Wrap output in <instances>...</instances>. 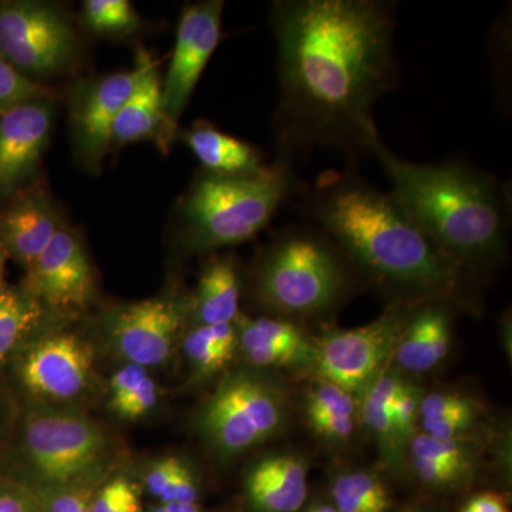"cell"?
Masks as SVG:
<instances>
[{
	"label": "cell",
	"mask_w": 512,
	"mask_h": 512,
	"mask_svg": "<svg viewBox=\"0 0 512 512\" xmlns=\"http://www.w3.org/2000/svg\"><path fill=\"white\" fill-rule=\"evenodd\" d=\"M279 140L286 156L330 147L367 151L373 109L397 82L394 5L382 0H279Z\"/></svg>",
	"instance_id": "obj_1"
},
{
	"label": "cell",
	"mask_w": 512,
	"mask_h": 512,
	"mask_svg": "<svg viewBox=\"0 0 512 512\" xmlns=\"http://www.w3.org/2000/svg\"><path fill=\"white\" fill-rule=\"evenodd\" d=\"M306 214L394 302H458L466 271L410 218L390 192L359 175L329 171L306 194Z\"/></svg>",
	"instance_id": "obj_2"
},
{
	"label": "cell",
	"mask_w": 512,
	"mask_h": 512,
	"mask_svg": "<svg viewBox=\"0 0 512 512\" xmlns=\"http://www.w3.org/2000/svg\"><path fill=\"white\" fill-rule=\"evenodd\" d=\"M367 151L386 171L394 200L464 271L490 268L504 258L507 198L494 175L461 161L404 160L379 133L369 141Z\"/></svg>",
	"instance_id": "obj_3"
},
{
	"label": "cell",
	"mask_w": 512,
	"mask_h": 512,
	"mask_svg": "<svg viewBox=\"0 0 512 512\" xmlns=\"http://www.w3.org/2000/svg\"><path fill=\"white\" fill-rule=\"evenodd\" d=\"M353 265L316 227H289L255 266L256 301L281 318L329 315L348 298Z\"/></svg>",
	"instance_id": "obj_4"
},
{
	"label": "cell",
	"mask_w": 512,
	"mask_h": 512,
	"mask_svg": "<svg viewBox=\"0 0 512 512\" xmlns=\"http://www.w3.org/2000/svg\"><path fill=\"white\" fill-rule=\"evenodd\" d=\"M295 188L286 158L256 173L201 175L181 210L184 248L208 252L254 238L291 200Z\"/></svg>",
	"instance_id": "obj_5"
},
{
	"label": "cell",
	"mask_w": 512,
	"mask_h": 512,
	"mask_svg": "<svg viewBox=\"0 0 512 512\" xmlns=\"http://www.w3.org/2000/svg\"><path fill=\"white\" fill-rule=\"evenodd\" d=\"M289 406L288 389L278 377L248 366L229 370L198 407L195 431L218 460H235L279 436Z\"/></svg>",
	"instance_id": "obj_6"
},
{
	"label": "cell",
	"mask_w": 512,
	"mask_h": 512,
	"mask_svg": "<svg viewBox=\"0 0 512 512\" xmlns=\"http://www.w3.org/2000/svg\"><path fill=\"white\" fill-rule=\"evenodd\" d=\"M20 466L29 487L40 497L103 483L113 446L97 421L64 409H37L26 414L20 430Z\"/></svg>",
	"instance_id": "obj_7"
},
{
	"label": "cell",
	"mask_w": 512,
	"mask_h": 512,
	"mask_svg": "<svg viewBox=\"0 0 512 512\" xmlns=\"http://www.w3.org/2000/svg\"><path fill=\"white\" fill-rule=\"evenodd\" d=\"M416 303L393 302L367 325L335 329L316 339L315 379L326 380L360 397L389 367L406 320Z\"/></svg>",
	"instance_id": "obj_8"
},
{
	"label": "cell",
	"mask_w": 512,
	"mask_h": 512,
	"mask_svg": "<svg viewBox=\"0 0 512 512\" xmlns=\"http://www.w3.org/2000/svg\"><path fill=\"white\" fill-rule=\"evenodd\" d=\"M191 308V296L174 292L116 306L104 319L110 348L147 370L167 365L184 338Z\"/></svg>",
	"instance_id": "obj_9"
},
{
	"label": "cell",
	"mask_w": 512,
	"mask_h": 512,
	"mask_svg": "<svg viewBox=\"0 0 512 512\" xmlns=\"http://www.w3.org/2000/svg\"><path fill=\"white\" fill-rule=\"evenodd\" d=\"M76 36L66 19L37 2L0 3V55L18 72L50 76L72 62Z\"/></svg>",
	"instance_id": "obj_10"
},
{
	"label": "cell",
	"mask_w": 512,
	"mask_h": 512,
	"mask_svg": "<svg viewBox=\"0 0 512 512\" xmlns=\"http://www.w3.org/2000/svg\"><path fill=\"white\" fill-rule=\"evenodd\" d=\"M16 372L22 386L37 400L74 402L93 382V346L77 333H46L23 343Z\"/></svg>",
	"instance_id": "obj_11"
},
{
	"label": "cell",
	"mask_w": 512,
	"mask_h": 512,
	"mask_svg": "<svg viewBox=\"0 0 512 512\" xmlns=\"http://www.w3.org/2000/svg\"><path fill=\"white\" fill-rule=\"evenodd\" d=\"M221 0L195 3L183 10L173 59L163 86L165 136L170 141L205 66L221 42Z\"/></svg>",
	"instance_id": "obj_12"
},
{
	"label": "cell",
	"mask_w": 512,
	"mask_h": 512,
	"mask_svg": "<svg viewBox=\"0 0 512 512\" xmlns=\"http://www.w3.org/2000/svg\"><path fill=\"white\" fill-rule=\"evenodd\" d=\"M96 282L80 238L60 228L49 247L26 268L23 292L53 311H83L92 302Z\"/></svg>",
	"instance_id": "obj_13"
},
{
	"label": "cell",
	"mask_w": 512,
	"mask_h": 512,
	"mask_svg": "<svg viewBox=\"0 0 512 512\" xmlns=\"http://www.w3.org/2000/svg\"><path fill=\"white\" fill-rule=\"evenodd\" d=\"M52 128L45 100L20 104L0 116V194H9L35 170Z\"/></svg>",
	"instance_id": "obj_14"
},
{
	"label": "cell",
	"mask_w": 512,
	"mask_h": 512,
	"mask_svg": "<svg viewBox=\"0 0 512 512\" xmlns=\"http://www.w3.org/2000/svg\"><path fill=\"white\" fill-rule=\"evenodd\" d=\"M451 305L437 299L413 306L392 359L402 375H426L447 359L453 340Z\"/></svg>",
	"instance_id": "obj_15"
},
{
	"label": "cell",
	"mask_w": 512,
	"mask_h": 512,
	"mask_svg": "<svg viewBox=\"0 0 512 512\" xmlns=\"http://www.w3.org/2000/svg\"><path fill=\"white\" fill-rule=\"evenodd\" d=\"M308 460L301 454L275 453L256 460L244 480L249 512H298L308 498Z\"/></svg>",
	"instance_id": "obj_16"
},
{
	"label": "cell",
	"mask_w": 512,
	"mask_h": 512,
	"mask_svg": "<svg viewBox=\"0 0 512 512\" xmlns=\"http://www.w3.org/2000/svg\"><path fill=\"white\" fill-rule=\"evenodd\" d=\"M137 69L111 74L87 89L74 107L77 146L89 163H99L113 144V127L121 107L136 86Z\"/></svg>",
	"instance_id": "obj_17"
},
{
	"label": "cell",
	"mask_w": 512,
	"mask_h": 512,
	"mask_svg": "<svg viewBox=\"0 0 512 512\" xmlns=\"http://www.w3.org/2000/svg\"><path fill=\"white\" fill-rule=\"evenodd\" d=\"M473 436L437 440L419 433L407 447L413 474L434 491H453L470 484L481 467L480 446Z\"/></svg>",
	"instance_id": "obj_18"
},
{
	"label": "cell",
	"mask_w": 512,
	"mask_h": 512,
	"mask_svg": "<svg viewBox=\"0 0 512 512\" xmlns=\"http://www.w3.org/2000/svg\"><path fill=\"white\" fill-rule=\"evenodd\" d=\"M60 228L52 202L42 192H33L0 214V248L28 268Z\"/></svg>",
	"instance_id": "obj_19"
},
{
	"label": "cell",
	"mask_w": 512,
	"mask_h": 512,
	"mask_svg": "<svg viewBox=\"0 0 512 512\" xmlns=\"http://www.w3.org/2000/svg\"><path fill=\"white\" fill-rule=\"evenodd\" d=\"M138 76L133 92L121 107L113 127V143H134L160 134L165 137L163 86L156 64L144 50H138Z\"/></svg>",
	"instance_id": "obj_20"
},
{
	"label": "cell",
	"mask_w": 512,
	"mask_h": 512,
	"mask_svg": "<svg viewBox=\"0 0 512 512\" xmlns=\"http://www.w3.org/2000/svg\"><path fill=\"white\" fill-rule=\"evenodd\" d=\"M303 412L320 440L333 447L346 446L356 430L359 399L338 384L315 379L306 389Z\"/></svg>",
	"instance_id": "obj_21"
},
{
	"label": "cell",
	"mask_w": 512,
	"mask_h": 512,
	"mask_svg": "<svg viewBox=\"0 0 512 512\" xmlns=\"http://www.w3.org/2000/svg\"><path fill=\"white\" fill-rule=\"evenodd\" d=\"M403 382L404 375L389 366L359 397V417L376 440L380 456L390 470H399L407 458L393 421L394 399Z\"/></svg>",
	"instance_id": "obj_22"
},
{
	"label": "cell",
	"mask_w": 512,
	"mask_h": 512,
	"mask_svg": "<svg viewBox=\"0 0 512 512\" xmlns=\"http://www.w3.org/2000/svg\"><path fill=\"white\" fill-rule=\"evenodd\" d=\"M194 325H229L239 318L241 278L231 256H218L205 265L192 296Z\"/></svg>",
	"instance_id": "obj_23"
},
{
	"label": "cell",
	"mask_w": 512,
	"mask_h": 512,
	"mask_svg": "<svg viewBox=\"0 0 512 512\" xmlns=\"http://www.w3.org/2000/svg\"><path fill=\"white\" fill-rule=\"evenodd\" d=\"M184 141L207 173L251 174L265 167L255 147L222 133L211 124H195L184 134Z\"/></svg>",
	"instance_id": "obj_24"
},
{
	"label": "cell",
	"mask_w": 512,
	"mask_h": 512,
	"mask_svg": "<svg viewBox=\"0 0 512 512\" xmlns=\"http://www.w3.org/2000/svg\"><path fill=\"white\" fill-rule=\"evenodd\" d=\"M183 350L191 380L201 384L228 369L238 353V332L229 325H194L184 333Z\"/></svg>",
	"instance_id": "obj_25"
},
{
	"label": "cell",
	"mask_w": 512,
	"mask_h": 512,
	"mask_svg": "<svg viewBox=\"0 0 512 512\" xmlns=\"http://www.w3.org/2000/svg\"><path fill=\"white\" fill-rule=\"evenodd\" d=\"M481 407L470 397L450 392L424 393L420 404L421 433L437 440L473 436Z\"/></svg>",
	"instance_id": "obj_26"
},
{
	"label": "cell",
	"mask_w": 512,
	"mask_h": 512,
	"mask_svg": "<svg viewBox=\"0 0 512 512\" xmlns=\"http://www.w3.org/2000/svg\"><path fill=\"white\" fill-rule=\"evenodd\" d=\"M330 503L339 512H392L393 497L375 471L345 468L329 480Z\"/></svg>",
	"instance_id": "obj_27"
},
{
	"label": "cell",
	"mask_w": 512,
	"mask_h": 512,
	"mask_svg": "<svg viewBox=\"0 0 512 512\" xmlns=\"http://www.w3.org/2000/svg\"><path fill=\"white\" fill-rule=\"evenodd\" d=\"M144 488L160 504L198 503L201 484L187 461L167 456L151 464L144 476Z\"/></svg>",
	"instance_id": "obj_28"
},
{
	"label": "cell",
	"mask_w": 512,
	"mask_h": 512,
	"mask_svg": "<svg viewBox=\"0 0 512 512\" xmlns=\"http://www.w3.org/2000/svg\"><path fill=\"white\" fill-rule=\"evenodd\" d=\"M42 306L23 291L0 292V362L23 345L37 320Z\"/></svg>",
	"instance_id": "obj_29"
},
{
	"label": "cell",
	"mask_w": 512,
	"mask_h": 512,
	"mask_svg": "<svg viewBox=\"0 0 512 512\" xmlns=\"http://www.w3.org/2000/svg\"><path fill=\"white\" fill-rule=\"evenodd\" d=\"M84 20L94 32L128 35L140 25L136 10L127 0H87Z\"/></svg>",
	"instance_id": "obj_30"
},
{
	"label": "cell",
	"mask_w": 512,
	"mask_h": 512,
	"mask_svg": "<svg viewBox=\"0 0 512 512\" xmlns=\"http://www.w3.org/2000/svg\"><path fill=\"white\" fill-rule=\"evenodd\" d=\"M49 90L18 72L0 55V116L30 101L45 100Z\"/></svg>",
	"instance_id": "obj_31"
},
{
	"label": "cell",
	"mask_w": 512,
	"mask_h": 512,
	"mask_svg": "<svg viewBox=\"0 0 512 512\" xmlns=\"http://www.w3.org/2000/svg\"><path fill=\"white\" fill-rule=\"evenodd\" d=\"M423 390L404 377L402 387L393 403V421L397 439L407 453L410 441L419 433L420 404Z\"/></svg>",
	"instance_id": "obj_32"
},
{
	"label": "cell",
	"mask_w": 512,
	"mask_h": 512,
	"mask_svg": "<svg viewBox=\"0 0 512 512\" xmlns=\"http://www.w3.org/2000/svg\"><path fill=\"white\" fill-rule=\"evenodd\" d=\"M93 512H146L136 485L126 477H113L97 487L92 500Z\"/></svg>",
	"instance_id": "obj_33"
},
{
	"label": "cell",
	"mask_w": 512,
	"mask_h": 512,
	"mask_svg": "<svg viewBox=\"0 0 512 512\" xmlns=\"http://www.w3.org/2000/svg\"><path fill=\"white\" fill-rule=\"evenodd\" d=\"M158 397H160V392H158L157 382L148 373L124 399L110 406V409L120 419L136 421L156 407Z\"/></svg>",
	"instance_id": "obj_34"
},
{
	"label": "cell",
	"mask_w": 512,
	"mask_h": 512,
	"mask_svg": "<svg viewBox=\"0 0 512 512\" xmlns=\"http://www.w3.org/2000/svg\"><path fill=\"white\" fill-rule=\"evenodd\" d=\"M0 512H45L43 498L28 484L0 477Z\"/></svg>",
	"instance_id": "obj_35"
},
{
	"label": "cell",
	"mask_w": 512,
	"mask_h": 512,
	"mask_svg": "<svg viewBox=\"0 0 512 512\" xmlns=\"http://www.w3.org/2000/svg\"><path fill=\"white\" fill-rule=\"evenodd\" d=\"M99 485H80L43 495L45 512H93V495Z\"/></svg>",
	"instance_id": "obj_36"
},
{
	"label": "cell",
	"mask_w": 512,
	"mask_h": 512,
	"mask_svg": "<svg viewBox=\"0 0 512 512\" xmlns=\"http://www.w3.org/2000/svg\"><path fill=\"white\" fill-rule=\"evenodd\" d=\"M144 367L126 363L113 373L109 382V406L119 403L148 375Z\"/></svg>",
	"instance_id": "obj_37"
},
{
	"label": "cell",
	"mask_w": 512,
	"mask_h": 512,
	"mask_svg": "<svg viewBox=\"0 0 512 512\" xmlns=\"http://www.w3.org/2000/svg\"><path fill=\"white\" fill-rule=\"evenodd\" d=\"M461 512H508L505 500L497 493H480L464 504Z\"/></svg>",
	"instance_id": "obj_38"
},
{
	"label": "cell",
	"mask_w": 512,
	"mask_h": 512,
	"mask_svg": "<svg viewBox=\"0 0 512 512\" xmlns=\"http://www.w3.org/2000/svg\"><path fill=\"white\" fill-rule=\"evenodd\" d=\"M146 512H205L198 503L156 504Z\"/></svg>",
	"instance_id": "obj_39"
},
{
	"label": "cell",
	"mask_w": 512,
	"mask_h": 512,
	"mask_svg": "<svg viewBox=\"0 0 512 512\" xmlns=\"http://www.w3.org/2000/svg\"><path fill=\"white\" fill-rule=\"evenodd\" d=\"M298 512H339L336 510L335 505L330 503V501H320V503L303 505L301 510Z\"/></svg>",
	"instance_id": "obj_40"
},
{
	"label": "cell",
	"mask_w": 512,
	"mask_h": 512,
	"mask_svg": "<svg viewBox=\"0 0 512 512\" xmlns=\"http://www.w3.org/2000/svg\"><path fill=\"white\" fill-rule=\"evenodd\" d=\"M403 512H439L436 508L431 507L429 504H414L412 507L407 508Z\"/></svg>",
	"instance_id": "obj_41"
},
{
	"label": "cell",
	"mask_w": 512,
	"mask_h": 512,
	"mask_svg": "<svg viewBox=\"0 0 512 512\" xmlns=\"http://www.w3.org/2000/svg\"><path fill=\"white\" fill-rule=\"evenodd\" d=\"M5 254L6 252L0 248V271H3V264H5Z\"/></svg>",
	"instance_id": "obj_42"
},
{
	"label": "cell",
	"mask_w": 512,
	"mask_h": 512,
	"mask_svg": "<svg viewBox=\"0 0 512 512\" xmlns=\"http://www.w3.org/2000/svg\"><path fill=\"white\" fill-rule=\"evenodd\" d=\"M5 289V282H3V271H0V292Z\"/></svg>",
	"instance_id": "obj_43"
}]
</instances>
